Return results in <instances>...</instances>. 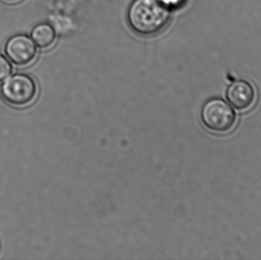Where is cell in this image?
<instances>
[{"mask_svg":"<svg viewBox=\"0 0 261 260\" xmlns=\"http://www.w3.org/2000/svg\"><path fill=\"white\" fill-rule=\"evenodd\" d=\"M170 19L171 9L162 0H134L127 12L130 28L144 38L161 33Z\"/></svg>","mask_w":261,"mask_h":260,"instance_id":"6da1fadb","label":"cell"},{"mask_svg":"<svg viewBox=\"0 0 261 260\" xmlns=\"http://www.w3.org/2000/svg\"><path fill=\"white\" fill-rule=\"evenodd\" d=\"M36 82L32 76L24 73H15L4 80L1 89L3 100L14 107H24L36 97Z\"/></svg>","mask_w":261,"mask_h":260,"instance_id":"7a4b0ae2","label":"cell"},{"mask_svg":"<svg viewBox=\"0 0 261 260\" xmlns=\"http://www.w3.org/2000/svg\"><path fill=\"white\" fill-rule=\"evenodd\" d=\"M201 119L207 129L216 134H225L233 129L236 114L229 105L219 98L207 101L201 110Z\"/></svg>","mask_w":261,"mask_h":260,"instance_id":"3957f363","label":"cell"},{"mask_svg":"<svg viewBox=\"0 0 261 260\" xmlns=\"http://www.w3.org/2000/svg\"><path fill=\"white\" fill-rule=\"evenodd\" d=\"M5 53L8 59L15 65L24 66L35 60L37 47L32 38L24 34H18L8 40Z\"/></svg>","mask_w":261,"mask_h":260,"instance_id":"277c9868","label":"cell"},{"mask_svg":"<svg viewBox=\"0 0 261 260\" xmlns=\"http://www.w3.org/2000/svg\"><path fill=\"white\" fill-rule=\"evenodd\" d=\"M227 99L236 109L245 111L252 107L255 102V90L246 81H234L227 90Z\"/></svg>","mask_w":261,"mask_h":260,"instance_id":"5b68a950","label":"cell"},{"mask_svg":"<svg viewBox=\"0 0 261 260\" xmlns=\"http://www.w3.org/2000/svg\"><path fill=\"white\" fill-rule=\"evenodd\" d=\"M31 38L39 48L47 49L55 44L56 32L50 24L40 23L32 29Z\"/></svg>","mask_w":261,"mask_h":260,"instance_id":"8992f818","label":"cell"},{"mask_svg":"<svg viewBox=\"0 0 261 260\" xmlns=\"http://www.w3.org/2000/svg\"><path fill=\"white\" fill-rule=\"evenodd\" d=\"M12 72V66L9 59L0 54V82L6 80Z\"/></svg>","mask_w":261,"mask_h":260,"instance_id":"52a82bcc","label":"cell"},{"mask_svg":"<svg viewBox=\"0 0 261 260\" xmlns=\"http://www.w3.org/2000/svg\"><path fill=\"white\" fill-rule=\"evenodd\" d=\"M170 9H178L185 4L187 0H162Z\"/></svg>","mask_w":261,"mask_h":260,"instance_id":"ba28073f","label":"cell"},{"mask_svg":"<svg viewBox=\"0 0 261 260\" xmlns=\"http://www.w3.org/2000/svg\"><path fill=\"white\" fill-rule=\"evenodd\" d=\"M5 1H6V2H11V3H12V2H16V1H18V0H5Z\"/></svg>","mask_w":261,"mask_h":260,"instance_id":"9c48e42d","label":"cell"}]
</instances>
